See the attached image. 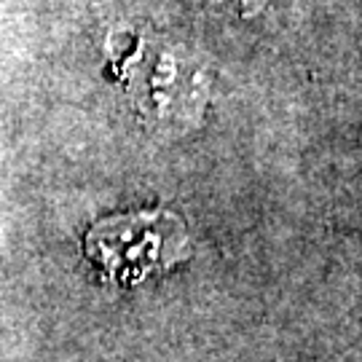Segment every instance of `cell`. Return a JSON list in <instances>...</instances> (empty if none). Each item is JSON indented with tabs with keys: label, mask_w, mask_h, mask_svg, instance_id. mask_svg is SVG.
Here are the masks:
<instances>
[{
	"label": "cell",
	"mask_w": 362,
	"mask_h": 362,
	"mask_svg": "<svg viewBox=\"0 0 362 362\" xmlns=\"http://www.w3.org/2000/svg\"><path fill=\"white\" fill-rule=\"evenodd\" d=\"M86 252L118 282H140L185 258L188 239L172 212L151 209L97 223L86 236Z\"/></svg>",
	"instance_id": "1"
}]
</instances>
